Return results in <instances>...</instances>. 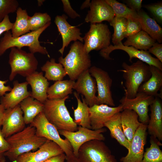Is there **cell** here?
Wrapping results in <instances>:
<instances>
[{
  "label": "cell",
  "mask_w": 162,
  "mask_h": 162,
  "mask_svg": "<svg viewBox=\"0 0 162 162\" xmlns=\"http://www.w3.org/2000/svg\"><path fill=\"white\" fill-rule=\"evenodd\" d=\"M120 119L124 133L130 144L134 135L141 124L138 116L134 111L123 110L121 112Z\"/></svg>",
  "instance_id": "cell-25"
},
{
  "label": "cell",
  "mask_w": 162,
  "mask_h": 162,
  "mask_svg": "<svg viewBox=\"0 0 162 162\" xmlns=\"http://www.w3.org/2000/svg\"><path fill=\"white\" fill-rule=\"evenodd\" d=\"M104 128L93 130L79 126L78 130L74 132L59 130L58 132L65 137L70 143L75 156L77 157L80 147L84 143L91 140H97L104 141L105 137L102 133L106 131Z\"/></svg>",
  "instance_id": "cell-11"
},
{
  "label": "cell",
  "mask_w": 162,
  "mask_h": 162,
  "mask_svg": "<svg viewBox=\"0 0 162 162\" xmlns=\"http://www.w3.org/2000/svg\"><path fill=\"white\" fill-rule=\"evenodd\" d=\"M89 8L85 19L86 22L97 23L104 21L110 22L115 16L112 9L105 0H92Z\"/></svg>",
  "instance_id": "cell-20"
},
{
  "label": "cell",
  "mask_w": 162,
  "mask_h": 162,
  "mask_svg": "<svg viewBox=\"0 0 162 162\" xmlns=\"http://www.w3.org/2000/svg\"><path fill=\"white\" fill-rule=\"evenodd\" d=\"M6 159L4 155L0 157V162H6Z\"/></svg>",
  "instance_id": "cell-51"
},
{
  "label": "cell",
  "mask_w": 162,
  "mask_h": 162,
  "mask_svg": "<svg viewBox=\"0 0 162 162\" xmlns=\"http://www.w3.org/2000/svg\"><path fill=\"white\" fill-rule=\"evenodd\" d=\"M36 132L35 128L30 125L6 138L10 148L4 155L14 162L20 155L37 150L47 140L38 136Z\"/></svg>",
  "instance_id": "cell-1"
},
{
  "label": "cell",
  "mask_w": 162,
  "mask_h": 162,
  "mask_svg": "<svg viewBox=\"0 0 162 162\" xmlns=\"http://www.w3.org/2000/svg\"><path fill=\"white\" fill-rule=\"evenodd\" d=\"M83 46V44L80 41H75L71 45L66 56L58 58L59 63L62 65L72 80H76L80 74L91 67L90 56L85 51Z\"/></svg>",
  "instance_id": "cell-3"
},
{
  "label": "cell",
  "mask_w": 162,
  "mask_h": 162,
  "mask_svg": "<svg viewBox=\"0 0 162 162\" xmlns=\"http://www.w3.org/2000/svg\"><path fill=\"white\" fill-rule=\"evenodd\" d=\"M150 142V146L146 149L141 162H162V151L160 147L162 143L152 136Z\"/></svg>",
  "instance_id": "cell-34"
},
{
  "label": "cell",
  "mask_w": 162,
  "mask_h": 162,
  "mask_svg": "<svg viewBox=\"0 0 162 162\" xmlns=\"http://www.w3.org/2000/svg\"><path fill=\"white\" fill-rule=\"evenodd\" d=\"M19 105L24 113L26 124H30L39 113L43 112L44 104L31 96L25 98Z\"/></svg>",
  "instance_id": "cell-28"
},
{
  "label": "cell",
  "mask_w": 162,
  "mask_h": 162,
  "mask_svg": "<svg viewBox=\"0 0 162 162\" xmlns=\"http://www.w3.org/2000/svg\"><path fill=\"white\" fill-rule=\"evenodd\" d=\"M69 95L62 99H47L44 103L43 112L48 120L59 130L74 132L78 126L70 116L65 104Z\"/></svg>",
  "instance_id": "cell-4"
},
{
  "label": "cell",
  "mask_w": 162,
  "mask_h": 162,
  "mask_svg": "<svg viewBox=\"0 0 162 162\" xmlns=\"http://www.w3.org/2000/svg\"><path fill=\"white\" fill-rule=\"evenodd\" d=\"M138 21L140 22L142 30L147 33L159 43L162 42V29L155 20L150 17L143 10L137 13Z\"/></svg>",
  "instance_id": "cell-26"
},
{
  "label": "cell",
  "mask_w": 162,
  "mask_h": 162,
  "mask_svg": "<svg viewBox=\"0 0 162 162\" xmlns=\"http://www.w3.org/2000/svg\"><path fill=\"white\" fill-rule=\"evenodd\" d=\"M38 6H40L43 4V3L44 2L45 0H38Z\"/></svg>",
  "instance_id": "cell-52"
},
{
  "label": "cell",
  "mask_w": 162,
  "mask_h": 162,
  "mask_svg": "<svg viewBox=\"0 0 162 162\" xmlns=\"http://www.w3.org/2000/svg\"><path fill=\"white\" fill-rule=\"evenodd\" d=\"M51 18L47 13H35L32 16H29L28 21L30 31L38 30L51 22Z\"/></svg>",
  "instance_id": "cell-37"
},
{
  "label": "cell",
  "mask_w": 162,
  "mask_h": 162,
  "mask_svg": "<svg viewBox=\"0 0 162 162\" xmlns=\"http://www.w3.org/2000/svg\"><path fill=\"white\" fill-rule=\"evenodd\" d=\"M51 24L48 23L40 29L31 31L16 38H14L10 31L5 32L0 40V56L2 55L8 49L13 47L21 49L24 47H28L30 52L34 54L39 52L50 56L46 48L41 46L39 41L40 34Z\"/></svg>",
  "instance_id": "cell-2"
},
{
  "label": "cell",
  "mask_w": 162,
  "mask_h": 162,
  "mask_svg": "<svg viewBox=\"0 0 162 162\" xmlns=\"http://www.w3.org/2000/svg\"><path fill=\"white\" fill-rule=\"evenodd\" d=\"M73 89L85 97V101L89 107L95 104L97 91L96 82L90 74L89 70L83 72L77 79Z\"/></svg>",
  "instance_id": "cell-18"
},
{
  "label": "cell",
  "mask_w": 162,
  "mask_h": 162,
  "mask_svg": "<svg viewBox=\"0 0 162 162\" xmlns=\"http://www.w3.org/2000/svg\"><path fill=\"white\" fill-rule=\"evenodd\" d=\"M64 153L55 142L47 140L37 151L20 155L14 162H44L53 156Z\"/></svg>",
  "instance_id": "cell-15"
},
{
  "label": "cell",
  "mask_w": 162,
  "mask_h": 162,
  "mask_svg": "<svg viewBox=\"0 0 162 162\" xmlns=\"http://www.w3.org/2000/svg\"><path fill=\"white\" fill-rule=\"evenodd\" d=\"M64 11L70 18L75 19L80 17V15L72 8L70 1L68 0H62Z\"/></svg>",
  "instance_id": "cell-41"
},
{
  "label": "cell",
  "mask_w": 162,
  "mask_h": 162,
  "mask_svg": "<svg viewBox=\"0 0 162 162\" xmlns=\"http://www.w3.org/2000/svg\"><path fill=\"white\" fill-rule=\"evenodd\" d=\"M30 125L35 128L38 136L45 138L58 144L63 150L66 158L75 156L69 141L60 137L58 130L48 120L43 112L39 113Z\"/></svg>",
  "instance_id": "cell-7"
},
{
  "label": "cell",
  "mask_w": 162,
  "mask_h": 162,
  "mask_svg": "<svg viewBox=\"0 0 162 162\" xmlns=\"http://www.w3.org/2000/svg\"><path fill=\"white\" fill-rule=\"evenodd\" d=\"M150 117L147 126L149 135L162 140V105L161 100L155 97L152 103L150 105Z\"/></svg>",
  "instance_id": "cell-23"
},
{
  "label": "cell",
  "mask_w": 162,
  "mask_h": 162,
  "mask_svg": "<svg viewBox=\"0 0 162 162\" xmlns=\"http://www.w3.org/2000/svg\"><path fill=\"white\" fill-rule=\"evenodd\" d=\"M42 71L45 72V77L48 80L57 81L63 80L67 73L62 65L56 62L55 59L47 61L41 67Z\"/></svg>",
  "instance_id": "cell-33"
},
{
  "label": "cell",
  "mask_w": 162,
  "mask_h": 162,
  "mask_svg": "<svg viewBox=\"0 0 162 162\" xmlns=\"http://www.w3.org/2000/svg\"><path fill=\"white\" fill-rule=\"evenodd\" d=\"M66 156L64 153L52 157L44 162H64Z\"/></svg>",
  "instance_id": "cell-46"
},
{
  "label": "cell",
  "mask_w": 162,
  "mask_h": 162,
  "mask_svg": "<svg viewBox=\"0 0 162 162\" xmlns=\"http://www.w3.org/2000/svg\"><path fill=\"white\" fill-rule=\"evenodd\" d=\"M9 148L10 145L4 136L0 127V157L4 155Z\"/></svg>",
  "instance_id": "cell-44"
},
{
  "label": "cell",
  "mask_w": 162,
  "mask_h": 162,
  "mask_svg": "<svg viewBox=\"0 0 162 162\" xmlns=\"http://www.w3.org/2000/svg\"><path fill=\"white\" fill-rule=\"evenodd\" d=\"M23 112L19 104L5 110L1 131L5 138L22 130L25 128Z\"/></svg>",
  "instance_id": "cell-16"
},
{
  "label": "cell",
  "mask_w": 162,
  "mask_h": 162,
  "mask_svg": "<svg viewBox=\"0 0 162 162\" xmlns=\"http://www.w3.org/2000/svg\"><path fill=\"white\" fill-rule=\"evenodd\" d=\"M77 158L80 162H117L103 141L97 140L83 144L79 150Z\"/></svg>",
  "instance_id": "cell-8"
},
{
  "label": "cell",
  "mask_w": 162,
  "mask_h": 162,
  "mask_svg": "<svg viewBox=\"0 0 162 162\" xmlns=\"http://www.w3.org/2000/svg\"><path fill=\"white\" fill-rule=\"evenodd\" d=\"M5 109L3 106L0 104V127L2 126L3 123Z\"/></svg>",
  "instance_id": "cell-48"
},
{
  "label": "cell",
  "mask_w": 162,
  "mask_h": 162,
  "mask_svg": "<svg viewBox=\"0 0 162 162\" xmlns=\"http://www.w3.org/2000/svg\"><path fill=\"white\" fill-rule=\"evenodd\" d=\"M13 25L14 23L10 21L8 15L6 16L0 22V35L4 32L11 30Z\"/></svg>",
  "instance_id": "cell-43"
},
{
  "label": "cell",
  "mask_w": 162,
  "mask_h": 162,
  "mask_svg": "<svg viewBox=\"0 0 162 162\" xmlns=\"http://www.w3.org/2000/svg\"><path fill=\"white\" fill-rule=\"evenodd\" d=\"M105 1L112 9L115 16L138 21L137 13L125 4L116 0H105Z\"/></svg>",
  "instance_id": "cell-35"
},
{
  "label": "cell",
  "mask_w": 162,
  "mask_h": 162,
  "mask_svg": "<svg viewBox=\"0 0 162 162\" xmlns=\"http://www.w3.org/2000/svg\"><path fill=\"white\" fill-rule=\"evenodd\" d=\"M89 71L94 78L97 85L98 94L95 104H105L114 107L115 104L111 91L112 80L108 73L95 66L91 67Z\"/></svg>",
  "instance_id": "cell-10"
},
{
  "label": "cell",
  "mask_w": 162,
  "mask_h": 162,
  "mask_svg": "<svg viewBox=\"0 0 162 162\" xmlns=\"http://www.w3.org/2000/svg\"><path fill=\"white\" fill-rule=\"evenodd\" d=\"M147 125L141 123L131 142L128 153L120 159L121 162H141L146 144Z\"/></svg>",
  "instance_id": "cell-14"
},
{
  "label": "cell",
  "mask_w": 162,
  "mask_h": 162,
  "mask_svg": "<svg viewBox=\"0 0 162 162\" xmlns=\"http://www.w3.org/2000/svg\"><path fill=\"white\" fill-rule=\"evenodd\" d=\"M74 94L77 103V107L76 109L72 107L74 122L79 126L92 129L89 107L86 103L83 96L82 95V101L79 94L76 92H74Z\"/></svg>",
  "instance_id": "cell-29"
},
{
  "label": "cell",
  "mask_w": 162,
  "mask_h": 162,
  "mask_svg": "<svg viewBox=\"0 0 162 162\" xmlns=\"http://www.w3.org/2000/svg\"><path fill=\"white\" fill-rule=\"evenodd\" d=\"M26 80L32 88L31 97L44 104L47 99L49 82L43 72L35 71L27 76Z\"/></svg>",
  "instance_id": "cell-22"
},
{
  "label": "cell",
  "mask_w": 162,
  "mask_h": 162,
  "mask_svg": "<svg viewBox=\"0 0 162 162\" xmlns=\"http://www.w3.org/2000/svg\"><path fill=\"white\" fill-rule=\"evenodd\" d=\"M151 76L139 87L138 92L144 93L154 97H158V91L162 86V70L155 66L149 65Z\"/></svg>",
  "instance_id": "cell-24"
},
{
  "label": "cell",
  "mask_w": 162,
  "mask_h": 162,
  "mask_svg": "<svg viewBox=\"0 0 162 162\" xmlns=\"http://www.w3.org/2000/svg\"><path fill=\"white\" fill-rule=\"evenodd\" d=\"M66 162H80L75 156L66 158Z\"/></svg>",
  "instance_id": "cell-49"
},
{
  "label": "cell",
  "mask_w": 162,
  "mask_h": 162,
  "mask_svg": "<svg viewBox=\"0 0 162 162\" xmlns=\"http://www.w3.org/2000/svg\"><path fill=\"white\" fill-rule=\"evenodd\" d=\"M19 5L16 0H0V22L9 14L16 12Z\"/></svg>",
  "instance_id": "cell-38"
},
{
  "label": "cell",
  "mask_w": 162,
  "mask_h": 162,
  "mask_svg": "<svg viewBox=\"0 0 162 162\" xmlns=\"http://www.w3.org/2000/svg\"><path fill=\"white\" fill-rule=\"evenodd\" d=\"M90 1V0H87L84 2L81 6L80 9H83L85 8L89 7L91 2Z\"/></svg>",
  "instance_id": "cell-50"
},
{
  "label": "cell",
  "mask_w": 162,
  "mask_h": 162,
  "mask_svg": "<svg viewBox=\"0 0 162 162\" xmlns=\"http://www.w3.org/2000/svg\"><path fill=\"white\" fill-rule=\"evenodd\" d=\"M75 82L70 79L56 81L48 89L47 99H62L68 96L72 93Z\"/></svg>",
  "instance_id": "cell-30"
},
{
  "label": "cell",
  "mask_w": 162,
  "mask_h": 162,
  "mask_svg": "<svg viewBox=\"0 0 162 162\" xmlns=\"http://www.w3.org/2000/svg\"><path fill=\"white\" fill-rule=\"evenodd\" d=\"M142 1V0H125L124 2L129 8L138 13L141 10Z\"/></svg>",
  "instance_id": "cell-45"
},
{
  "label": "cell",
  "mask_w": 162,
  "mask_h": 162,
  "mask_svg": "<svg viewBox=\"0 0 162 162\" xmlns=\"http://www.w3.org/2000/svg\"><path fill=\"white\" fill-rule=\"evenodd\" d=\"M124 38L133 35L142 30L140 22L137 20L127 19Z\"/></svg>",
  "instance_id": "cell-39"
},
{
  "label": "cell",
  "mask_w": 162,
  "mask_h": 162,
  "mask_svg": "<svg viewBox=\"0 0 162 162\" xmlns=\"http://www.w3.org/2000/svg\"><path fill=\"white\" fill-rule=\"evenodd\" d=\"M155 98L154 96L138 92L134 98L129 99L124 96L119 101L123 110L127 109L134 111L138 115L140 122L147 125L149 119L148 107L153 102Z\"/></svg>",
  "instance_id": "cell-12"
},
{
  "label": "cell",
  "mask_w": 162,
  "mask_h": 162,
  "mask_svg": "<svg viewBox=\"0 0 162 162\" xmlns=\"http://www.w3.org/2000/svg\"><path fill=\"white\" fill-rule=\"evenodd\" d=\"M120 115L121 112L115 114L105 123L104 127L109 130L111 137L128 150L130 143L124 133L121 123Z\"/></svg>",
  "instance_id": "cell-27"
},
{
  "label": "cell",
  "mask_w": 162,
  "mask_h": 162,
  "mask_svg": "<svg viewBox=\"0 0 162 162\" xmlns=\"http://www.w3.org/2000/svg\"><path fill=\"white\" fill-rule=\"evenodd\" d=\"M127 20L124 18L115 16L109 22L113 28L114 33L112 37V42L114 45L118 44L124 38Z\"/></svg>",
  "instance_id": "cell-36"
},
{
  "label": "cell",
  "mask_w": 162,
  "mask_h": 162,
  "mask_svg": "<svg viewBox=\"0 0 162 162\" xmlns=\"http://www.w3.org/2000/svg\"><path fill=\"white\" fill-rule=\"evenodd\" d=\"M13 85L10 92L1 97L0 104L5 110L15 107L31 95V92L28 90V84L26 82L20 83L16 80L13 82Z\"/></svg>",
  "instance_id": "cell-21"
},
{
  "label": "cell",
  "mask_w": 162,
  "mask_h": 162,
  "mask_svg": "<svg viewBox=\"0 0 162 162\" xmlns=\"http://www.w3.org/2000/svg\"><path fill=\"white\" fill-rule=\"evenodd\" d=\"M148 52L154 55L157 58L162 62V44L155 43L148 50Z\"/></svg>",
  "instance_id": "cell-42"
},
{
  "label": "cell",
  "mask_w": 162,
  "mask_h": 162,
  "mask_svg": "<svg viewBox=\"0 0 162 162\" xmlns=\"http://www.w3.org/2000/svg\"><path fill=\"white\" fill-rule=\"evenodd\" d=\"M8 63L11 68L9 77L10 81H12L17 74L26 77L34 73L38 64L34 54L28 53L16 47L11 48Z\"/></svg>",
  "instance_id": "cell-6"
},
{
  "label": "cell",
  "mask_w": 162,
  "mask_h": 162,
  "mask_svg": "<svg viewBox=\"0 0 162 162\" xmlns=\"http://www.w3.org/2000/svg\"><path fill=\"white\" fill-rule=\"evenodd\" d=\"M120 50L125 52L129 56V61L132 62L134 58L140 60L149 65L156 67L162 70V64L157 58L152 56L148 51L140 50L132 46H126L124 45L122 42L116 45H110L100 50V55L105 59L111 60L110 54L113 50Z\"/></svg>",
  "instance_id": "cell-13"
},
{
  "label": "cell",
  "mask_w": 162,
  "mask_h": 162,
  "mask_svg": "<svg viewBox=\"0 0 162 162\" xmlns=\"http://www.w3.org/2000/svg\"><path fill=\"white\" fill-rule=\"evenodd\" d=\"M123 110L120 104L112 107L106 104H95L89 107L92 129L97 130L104 128L105 123L116 113Z\"/></svg>",
  "instance_id": "cell-19"
},
{
  "label": "cell",
  "mask_w": 162,
  "mask_h": 162,
  "mask_svg": "<svg viewBox=\"0 0 162 162\" xmlns=\"http://www.w3.org/2000/svg\"><path fill=\"white\" fill-rule=\"evenodd\" d=\"M16 16L11 29L12 37L16 38L31 32L29 27L28 15L26 10L19 7L16 11Z\"/></svg>",
  "instance_id": "cell-32"
},
{
  "label": "cell",
  "mask_w": 162,
  "mask_h": 162,
  "mask_svg": "<svg viewBox=\"0 0 162 162\" xmlns=\"http://www.w3.org/2000/svg\"><path fill=\"white\" fill-rule=\"evenodd\" d=\"M111 33L107 25L91 24L89 31L83 38L84 50L88 54L92 50H101L110 45Z\"/></svg>",
  "instance_id": "cell-9"
},
{
  "label": "cell",
  "mask_w": 162,
  "mask_h": 162,
  "mask_svg": "<svg viewBox=\"0 0 162 162\" xmlns=\"http://www.w3.org/2000/svg\"><path fill=\"white\" fill-rule=\"evenodd\" d=\"M8 82V80L4 81L0 80V96L2 97L6 94L7 92H10L12 88L9 86H6L5 84Z\"/></svg>",
  "instance_id": "cell-47"
},
{
  "label": "cell",
  "mask_w": 162,
  "mask_h": 162,
  "mask_svg": "<svg viewBox=\"0 0 162 162\" xmlns=\"http://www.w3.org/2000/svg\"><path fill=\"white\" fill-rule=\"evenodd\" d=\"M149 11L155 19L160 23L162 22V3H158L147 4L143 6Z\"/></svg>",
  "instance_id": "cell-40"
},
{
  "label": "cell",
  "mask_w": 162,
  "mask_h": 162,
  "mask_svg": "<svg viewBox=\"0 0 162 162\" xmlns=\"http://www.w3.org/2000/svg\"><path fill=\"white\" fill-rule=\"evenodd\" d=\"M122 67V69L118 71L123 72L125 80L124 96L129 99L134 98L140 86L151 76L149 65L139 60L130 65L123 62Z\"/></svg>",
  "instance_id": "cell-5"
},
{
  "label": "cell",
  "mask_w": 162,
  "mask_h": 162,
  "mask_svg": "<svg viewBox=\"0 0 162 162\" xmlns=\"http://www.w3.org/2000/svg\"><path fill=\"white\" fill-rule=\"evenodd\" d=\"M155 41L142 30L135 34L128 37L123 44L126 46H132L140 50L147 51Z\"/></svg>",
  "instance_id": "cell-31"
},
{
  "label": "cell",
  "mask_w": 162,
  "mask_h": 162,
  "mask_svg": "<svg viewBox=\"0 0 162 162\" xmlns=\"http://www.w3.org/2000/svg\"><path fill=\"white\" fill-rule=\"evenodd\" d=\"M68 17L64 14L57 15L55 18L54 22L58 31L61 34L62 40V48L58 52L63 55L65 47H67L72 41L77 40L83 42V38L81 36L82 33L80 29L76 26L70 25L67 21Z\"/></svg>",
  "instance_id": "cell-17"
}]
</instances>
